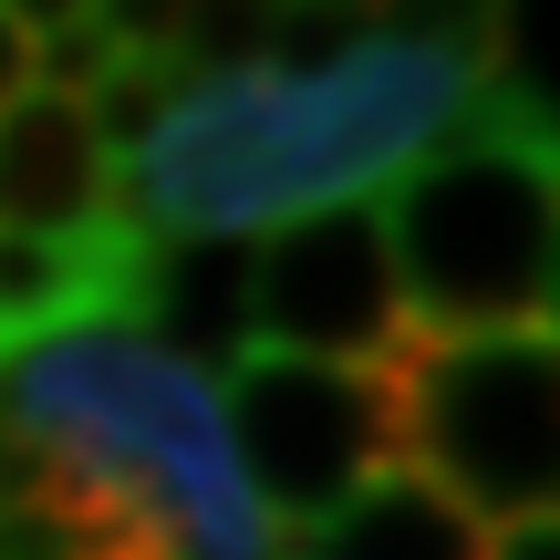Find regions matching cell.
<instances>
[{"label": "cell", "instance_id": "4fadbf2b", "mask_svg": "<svg viewBox=\"0 0 560 560\" xmlns=\"http://www.w3.org/2000/svg\"><path fill=\"white\" fill-rule=\"evenodd\" d=\"M488 560H550V529H488Z\"/></svg>", "mask_w": 560, "mask_h": 560}, {"label": "cell", "instance_id": "ba28073f", "mask_svg": "<svg viewBox=\"0 0 560 560\" xmlns=\"http://www.w3.org/2000/svg\"><path fill=\"white\" fill-rule=\"evenodd\" d=\"M115 166H104L83 104L62 94H21L0 115V229H32V240H83V229H115Z\"/></svg>", "mask_w": 560, "mask_h": 560}, {"label": "cell", "instance_id": "7a4b0ae2", "mask_svg": "<svg viewBox=\"0 0 560 560\" xmlns=\"http://www.w3.org/2000/svg\"><path fill=\"white\" fill-rule=\"evenodd\" d=\"M0 436L42 446V457H73V467H104L136 499H156V520L177 529L187 560H270L280 550V529L240 488L219 384L166 363L136 322H83V332H52L32 353H11Z\"/></svg>", "mask_w": 560, "mask_h": 560}, {"label": "cell", "instance_id": "30bf717a", "mask_svg": "<svg viewBox=\"0 0 560 560\" xmlns=\"http://www.w3.org/2000/svg\"><path fill=\"white\" fill-rule=\"evenodd\" d=\"M301 560H488V529L425 467H384L322 529H301Z\"/></svg>", "mask_w": 560, "mask_h": 560}, {"label": "cell", "instance_id": "5b68a950", "mask_svg": "<svg viewBox=\"0 0 560 560\" xmlns=\"http://www.w3.org/2000/svg\"><path fill=\"white\" fill-rule=\"evenodd\" d=\"M219 425L240 457L249 509L301 540L322 529L363 478L405 467V395L395 363H301V353H240L219 374Z\"/></svg>", "mask_w": 560, "mask_h": 560}, {"label": "cell", "instance_id": "7c38bea8", "mask_svg": "<svg viewBox=\"0 0 560 560\" xmlns=\"http://www.w3.org/2000/svg\"><path fill=\"white\" fill-rule=\"evenodd\" d=\"M21 94H32V32H21V21L0 11V115H11Z\"/></svg>", "mask_w": 560, "mask_h": 560}, {"label": "cell", "instance_id": "277c9868", "mask_svg": "<svg viewBox=\"0 0 560 560\" xmlns=\"http://www.w3.org/2000/svg\"><path fill=\"white\" fill-rule=\"evenodd\" d=\"M405 395V467L478 529H550L560 499V332H416L384 342Z\"/></svg>", "mask_w": 560, "mask_h": 560}, {"label": "cell", "instance_id": "9c48e42d", "mask_svg": "<svg viewBox=\"0 0 560 560\" xmlns=\"http://www.w3.org/2000/svg\"><path fill=\"white\" fill-rule=\"evenodd\" d=\"M136 322L166 363L219 384L249 353V240H145L136 270Z\"/></svg>", "mask_w": 560, "mask_h": 560}, {"label": "cell", "instance_id": "3957f363", "mask_svg": "<svg viewBox=\"0 0 560 560\" xmlns=\"http://www.w3.org/2000/svg\"><path fill=\"white\" fill-rule=\"evenodd\" d=\"M395 291L416 332H550L560 301V166L540 104L478 94L384 198Z\"/></svg>", "mask_w": 560, "mask_h": 560}, {"label": "cell", "instance_id": "52a82bcc", "mask_svg": "<svg viewBox=\"0 0 560 560\" xmlns=\"http://www.w3.org/2000/svg\"><path fill=\"white\" fill-rule=\"evenodd\" d=\"M136 270H145V229H83V240H32V229H0V363L32 353L52 332L83 322H125L136 312Z\"/></svg>", "mask_w": 560, "mask_h": 560}, {"label": "cell", "instance_id": "8fae6325", "mask_svg": "<svg viewBox=\"0 0 560 560\" xmlns=\"http://www.w3.org/2000/svg\"><path fill=\"white\" fill-rule=\"evenodd\" d=\"M187 94V62H136L125 52L115 73L83 94V125H94V145H104V166L115 156H145V136L166 125V104Z\"/></svg>", "mask_w": 560, "mask_h": 560}, {"label": "cell", "instance_id": "8992f818", "mask_svg": "<svg viewBox=\"0 0 560 560\" xmlns=\"http://www.w3.org/2000/svg\"><path fill=\"white\" fill-rule=\"evenodd\" d=\"M405 332L384 198H332L249 240V353L374 363Z\"/></svg>", "mask_w": 560, "mask_h": 560}, {"label": "cell", "instance_id": "6da1fadb", "mask_svg": "<svg viewBox=\"0 0 560 560\" xmlns=\"http://www.w3.org/2000/svg\"><path fill=\"white\" fill-rule=\"evenodd\" d=\"M478 94L488 62L467 32H363L322 73H187L136 177H115V208L145 240H260L301 208L374 198L457 136Z\"/></svg>", "mask_w": 560, "mask_h": 560}]
</instances>
